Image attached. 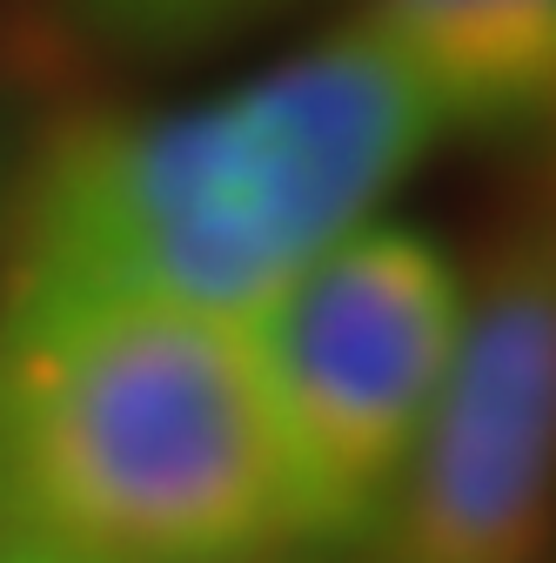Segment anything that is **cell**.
Masks as SVG:
<instances>
[{
  "label": "cell",
  "mask_w": 556,
  "mask_h": 563,
  "mask_svg": "<svg viewBox=\"0 0 556 563\" xmlns=\"http://www.w3.org/2000/svg\"><path fill=\"white\" fill-rule=\"evenodd\" d=\"M0 543L75 563H282L289 504L248 329L0 309Z\"/></svg>",
  "instance_id": "7a4b0ae2"
},
{
  "label": "cell",
  "mask_w": 556,
  "mask_h": 563,
  "mask_svg": "<svg viewBox=\"0 0 556 563\" xmlns=\"http://www.w3.org/2000/svg\"><path fill=\"white\" fill-rule=\"evenodd\" d=\"M556 530V255L510 229L463 296V335L356 563H543Z\"/></svg>",
  "instance_id": "277c9868"
},
{
  "label": "cell",
  "mask_w": 556,
  "mask_h": 563,
  "mask_svg": "<svg viewBox=\"0 0 556 563\" xmlns=\"http://www.w3.org/2000/svg\"><path fill=\"white\" fill-rule=\"evenodd\" d=\"M60 34L101 54V60H134V67H168L194 60L222 41H242L268 27L275 14L302 0H47Z\"/></svg>",
  "instance_id": "8992f818"
},
{
  "label": "cell",
  "mask_w": 556,
  "mask_h": 563,
  "mask_svg": "<svg viewBox=\"0 0 556 563\" xmlns=\"http://www.w3.org/2000/svg\"><path fill=\"white\" fill-rule=\"evenodd\" d=\"M443 141L356 21L181 108L60 121L0 201V309L142 302L248 322L382 216Z\"/></svg>",
  "instance_id": "6da1fadb"
},
{
  "label": "cell",
  "mask_w": 556,
  "mask_h": 563,
  "mask_svg": "<svg viewBox=\"0 0 556 563\" xmlns=\"http://www.w3.org/2000/svg\"><path fill=\"white\" fill-rule=\"evenodd\" d=\"M536 229H543V242H549V255H556V121L543 128V195H536V216H530Z\"/></svg>",
  "instance_id": "52a82bcc"
},
{
  "label": "cell",
  "mask_w": 556,
  "mask_h": 563,
  "mask_svg": "<svg viewBox=\"0 0 556 563\" xmlns=\"http://www.w3.org/2000/svg\"><path fill=\"white\" fill-rule=\"evenodd\" d=\"M0 563H75V556H34V550H8V543H0Z\"/></svg>",
  "instance_id": "ba28073f"
},
{
  "label": "cell",
  "mask_w": 556,
  "mask_h": 563,
  "mask_svg": "<svg viewBox=\"0 0 556 563\" xmlns=\"http://www.w3.org/2000/svg\"><path fill=\"white\" fill-rule=\"evenodd\" d=\"M282 563H329V556H282Z\"/></svg>",
  "instance_id": "9c48e42d"
},
{
  "label": "cell",
  "mask_w": 556,
  "mask_h": 563,
  "mask_svg": "<svg viewBox=\"0 0 556 563\" xmlns=\"http://www.w3.org/2000/svg\"><path fill=\"white\" fill-rule=\"evenodd\" d=\"M469 275L402 222L309 262L242 329L275 437L296 556H349L436 409Z\"/></svg>",
  "instance_id": "3957f363"
},
{
  "label": "cell",
  "mask_w": 556,
  "mask_h": 563,
  "mask_svg": "<svg viewBox=\"0 0 556 563\" xmlns=\"http://www.w3.org/2000/svg\"><path fill=\"white\" fill-rule=\"evenodd\" d=\"M443 134H543L556 121V0H363Z\"/></svg>",
  "instance_id": "5b68a950"
}]
</instances>
